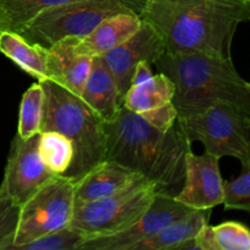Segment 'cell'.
Segmentation results:
<instances>
[{
  "instance_id": "cell-1",
  "label": "cell",
  "mask_w": 250,
  "mask_h": 250,
  "mask_svg": "<svg viewBox=\"0 0 250 250\" xmlns=\"http://www.w3.org/2000/svg\"><path fill=\"white\" fill-rule=\"evenodd\" d=\"M249 16V0H144L141 11L168 53L221 59L231 58L237 28Z\"/></svg>"
},
{
  "instance_id": "cell-2",
  "label": "cell",
  "mask_w": 250,
  "mask_h": 250,
  "mask_svg": "<svg viewBox=\"0 0 250 250\" xmlns=\"http://www.w3.org/2000/svg\"><path fill=\"white\" fill-rule=\"evenodd\" d=\"M106 160L116 161L158 186V190L177 195L185 181L186 155L190 142L176 122L168 131L149 125L122 105L116 116L104 122Z\"/></svg>"
},
{
  "instance_id": "cell-3",
  "label": "cell",
  "mask_w": 250,
  "mask_h": 250,
  "mask_svg": "<svg viewBox=\"0 0 250 250\" xmlns=\"http://www.w3.org/2000/svg\"><path fill=\"white\" fill-rule=\"evenodd\" d=\"M153 65L175 84L172 98L178 117L229 103L250 116V83L237 72L232 58L164 51Z\"/></svg>"
},
{
  "instance_id": "cell-4",
  "label": "cell",
  "mask_w": 250,
  "mask_h": 250,
  "mask_svg": "<svg viewBox=\"0 0 250 250\" xmlns=\"http://www.w3.org/2000/svg\"><path fill=\"white\" fill-rule=\"evenodd\" d=\"M38 82L44 92L41 132L55 131L70 139L73 160L63 176L76 183L106 158L104 121L80 95L49 78Z\"/></svg>"
},
{
  "instance_id": "cell-5",
  "label": "cell",
  "mask_w": 250,
  "mask_h": 250,
  "mask_svg": "<svg viewBox=\"0 0 250 250\" xmlns=\"http://www.w3.org/2000/svg\"><path fill=\"white\" fill-rule=\"evenodd\" d=\"M144 0H76L45 10L17 31L31 43L50 48L67 37L87 36L112 15H141Z\"/></svg>"
},
{
  "instance_id": "cell-6",
  "label": "cell",
  "mask_w": 250,
  "mask_h": 250,
  "mask_svg": "<svg viewBox=\"0 0 250 250\" xmlns=\"http://www.w3.org/2000/svg\"><path fill=\"white\" fill-rule=\"evenodd\" d=\"M190 143L202 142L205 153L217 158L232 156L250 168V116L229 103H217L203 111L177 117Z\"/></svg>"
},
{
  "instance_id": "cell-7",
  "label": "cell",
  "mask_w": 250,
  "mask_h": 250,
  "mask_svg": "<svg viewBox=\"0 0 250 250\" xmlns=\"http://www.w3.org/2000/svg\"><path fill=\"white\" fill-rule=\"evenodd\" d=\"M158 186L142 178L125 189L92 202L75 203L70 226L85 237L106 236L133 224L154 200Z\"/></svg>"
},
{
  "instance_id": "cell-8",
  "label": "cell",
  "mask_w": 250,
  "mask_h": 250,
  "mask_svg": "<svg viewBox=\"0 0 250 250\" xmlns=\"http://www.w3.org/2000/svg\"><path fill=\"white\" fill-rule=\"evenodd\" d=\"M75 207V182L55 176L21 205L19 229L11 250L50 232L70 226Z\"/></svg>"
},
{
  "instance_id": "cell-9",
  "label": "cell",
  "mask_w": 250,
  "mask_h": 250,
  "mask_svg": "<svg viewBox=\"0 0 250 250\" xmlns=\"http://www.w3.org/2000/svg\"><path fill=\"white\" fill-rule=\"evenodd\" d=\"M192 211L193 209L178 202L175 195L158 190L148 209L133 224L116 233L87 237L78 250H129L138 242Z\"/></svg>"
},
{
  "instance_id": "cell-10",
  "label": "cell",
  "mask_w": 250,
  "mask_h": 250,
  "mask_svg": "<svg viewBox=\"0 0 250 250\" xmlns=\"http://www.w3.org/2000/svg\"><path fill=\"white\" fill-rule=\"evenodd\" d=\"M39 136L41 132L29 138L16 134L10 148L1 182L19 205L56 176L46 167L39 154Z\"/></svg>"
},
{
  "instance_id": "cell-11",
  "label": "cell",
  "mask_w": 250,
  "mask_h": 250,
  "mask_svg": "<svg viewBox=\"0 0 250 250\" xmlns=\"http://www.w3.org/2000/svg\"><path fill=\"white\" fill-rule=\"evenodd\" d=\"M165 50V43L159 32L143 20L142 26L131 38L99 56L116 81L121 103L131 87L132 76L137 65L142 61L154 63Z\"/></svg>"
},
{
  "instance_id": "cell-12",
  "label": "cell",
  "mask_w": 250,
  "mask_h": 250,
  "mask_svg": "<svg viewBox=\"0 0 250 250\" xmlns=\"http://www.w3.org/2000/svg\"><path fill=\"white\" fill-rule=\"evenodd\" d=\"M176 199L193 210L214 209L224 203V180L220 158L188 151L185 161V181Z\"/></svg>"
},
{
  "instance_id": "cell-13",
  "label": "cell",
  "mask_w": 250,
  "mask_h": 250,
  "mask_svg": "<svg viewBox=\"0 0 250 250\" xmlns=\"http://www.w3.org/2000/svg\"><path fill=\"white\" fill-rule=\"evenodd\" d=\"M78 39V37H67L48 48V78L81 97L93 58L76 51Z\"/></svg>"
},
{
  "instance_id": "cell-14",
  "label": "cell",
  "mask_w": 250,
  "mask_h": 250,
  "mask_svg": "<svg viewBox=\"0 0 250 250\" xmlns=\"http://www.w3.org/2000/svg\"><path fill=\"white\" fill-rule=\"evenodd\" d=\"M142 178L144 177L121 164L105 159L75 183V203L109 197Z\"/></svg>"
},
{
  "instance_id": "cell-15",
  "label": "cell",
  "mask_w": 250,
  "mask_h": 250,
  "mask_svg": "<svg viewBox=\"0 0 250 250\" xmlns=\"http://www.w3.org/2000/svg\"><path fill=\"white\" fill-rule=\"evenodd\" d=\"M141 15L121 12L107 17L90 33L76 43V51L90 58H99L131 38L142 26Z\"/></svg>"
},
{
  "instance_id": "cell-16",
  "label": "cell",
  "mask_w": 250,
  "mask_h": 250,
  "mask_svg": "<svg viewBox=\"0 0 250 250\" xmlns=\"http://www.w3.org/2000/svg\"><path fill=\"white\" fill-rule=\"evenodd\" d=\"M81 98L104 122L114 119L122 106L116 81L100 58H93Z\"/></svg>"
},
{
  "instance_id": "cell-17",
  "label": "cell",
  "mask_w": 250,
  "mask_h": 250,
  "mask_svg": "<svg viewBox=\"0 0 250 250\" xmlns=\"http://www.w3.org/2000/svg\"><path fill=\"white\" fill-rule=\"evenodd\" d=\"M0 53L37 81L48 78V49L26 41L17 32H1Z\"/></svg>"
},
{
  "instance_id": "cell-18",
  "label": "cell",
  "mask_w": 250,
  "mask_h": 250,
  "mask_svg": "<svg viewBox=\"0 0 250 250\" xmlns=\"http://www.w3.org/2000/svg\"><path fill=\"white\" fill-rule=\"evenodd\" d=\"M211 209L193 210L186 216L167 225L158 233L134 244L129 250H166L177 249L180 244L197 236L198 232L209 224Z\"/></svg>"
},
{
  "instance_id": "cell-19",
  "label": "cell",
  "mask_w": 250,
  "mask_h": 250,
  "mask_svg": "<svg viewBox=\"0 0 250 250\" xmlns=\"http://www.w3.org/2000/svg\"><path fill=\"white\" fill-rule=\"evenodd\" d=\"M175 94V84L164 73L159 72L153 77L139 84L131 85L124 97L126 109L141 114L146 110L172 102Z\"/></svg>"
},
{
  "instance_id": "cell-20",
  "label": "cell",
  "mask_w": 250,
  "mask_h": 250,
  "mask_svg": "<svg viewBox=\"0 0 250 250\" xmlns=\"http://www.w3.org/2000/svg\"><path fill=\"white\" fill-rule=\"evenodd\" d=\"M76 0H0V26L17 32L45 10Z\"/></svg>"
},
{
  "instance_id": "cell-21",
  "label": "cell",
  "mask_w": 250,
  "mask_h": 250,
  "mask_svg": "<svg viewBox=\"0 0 250 250\" xmlns=\"http://www.w3.org/2000/svg\"><path fill=\"white\" fill-rule=\"evenodd\" d=\"M38 149L44 164L54 175H65L73 160V146L70 139L55 131L41 132Z\"/></svg>"
},
{
  "instance_id": "cell-22",
  "label": "cell",
  "mask_w": 250,
  "mask_h": 250,
  "mask_svg": "<svg viewBox=\"0 0 250 250\" xmlns=\"http://www.w3.org/2000/svg\"><path fill=\"white\" fill-rule=\"evenodd\" d=\"M44 92L41 83L32 84L23 93L20 104V116L17 134L21 138H29L41 132L42 117H43Z\"/></svg>"
},
{
  "instance_id": "cell-23",
  "label": "cell",
  "mask_w": 250,
  "mask_h": 250,
  "mask_svg": "<svg viewBox=\"0 0 250 250\" xmlns=\"http://www.w3.org/2000/svg\"><path fill=\"white\" fill-rule=\"evenodd\" d=\"M21 205L17 204L5 188L0 185V250H11L19 229Z\"/></svg>"
},
{
  "instance_id": "cell-24",
  "label": "cell",
  "mask_w": 250,
  "mask_h": 250,
  "mask_svg": "<svg viewBox=\"0 0 250 250\" xmlns=\"http://www.w3.org/2000/svg\"><path fill=\"white\" fill-rule=\"evenodd\" d=\"M85 238V234L80 229L67 226L59 231L44 234L19 247L16 250H78V247Z\"/></svg>"
},
{
  "instance_id": "cell-25",
  "label": "cell",
  "mask_w": 250,
  "mask_h": 250,
  "mask_svg": "<svg viewBox=\"0 0 250 250\" xmlns=\"http://www.w3.org/2000/svg\"><path fill=\"white\" fill-rule=\"evenodd\" d=\"M215 250H250V229L236 221L212 226Z\"/></svg>"
},
{
  "instance_id": "cell-26",
  "label": "cell",
  "mask_w": 250,
  "mask_h": 250,
  "mask_svg": "<svg viewBox=\"0 0 250 250\" xmlns=\"http://www.w3.org/2000/svg\"><path fill=\"white\" fill-rule=\"evenodd\" d=\"M226 209L247 211L250 214V168L243 170L234 180L224 181V203Z\"/></svg>"
},
{
  "instance_id": "cell-27",
  "label": "cell",
  "mask_w": 250,
  "mask_h": 250,
  "mask_svg": "<svg viewBox=\"0 0 250 250\" xmlns=\"http://www.w3.org/2000/svg\"><path fill=\"white\" fill-rule=\"evenodd\" d=\"M142 117L151 125L155 128L160 129V131H168L172 128L177 122V110L173 106L172 102L167 103V104L160 105L154 109L146 110V111L141 112Z\"/></svg>"
},
{
  "instance_id": "cell-28",
  "label": "cell",
  "mask_w": 250,
  "mask_h": 250,
  "mask_svg": "<svg viewBox=\"0 0 250 250\" xmlns=\"http://www.w3.org/2000/svg\"><path fill=\"white\" fill-rule=\"evenodd\" d=\"M151 65L153 63L149 62V61H142L137 65L136 70H134L133 76H132L131 80V85L139 84V83H143L146 81H148L149 78L153 77V70H151Z\"/></svg>"
},
{
  "instance_id": "cell-29",
  "label": "cell",
  "mask_w": 250,
  "mask_h": 250,
  "mask_svg": "<svg viewBox=\"0 0 250 250\" xmlns=\"http://www.w3.org/2000/svg\"><path fill=\"white\" fill-rule=\"evenodd\" d=\"M2 31H4V29H2V28H1V26H0V34H1V32H2Z\"/></svg>"
},
{
  "instance_id": "cell-30",
  "label": "cell",
  "mask_w": 250,
  "mask_h": 250,
  "mask_svg": "<svg viewBox=\"0 0 250 250\" xmlns=\"http://www.w3.org/2000/svg\"><path fill=\"white\" fill-rule=\"evenodd\" d=\"M249 7H250V0H249ZM249 21H250V16H249Z\"/></svg>"
}]
</instances>
